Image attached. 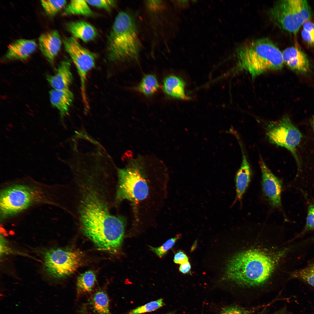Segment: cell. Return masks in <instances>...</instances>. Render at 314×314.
<instances>
[{
	"label": "cell",
	"mask_w": 314,
	"mask_h": 314,
	"mask_svg": "<svg viewBox=\"0 0 314 314\" xmlns=\"http://www.w3.org/2000/svg\"><path fill=\"white\" fill-rule=\"evenodd\" d=\"M224 279L241 288H263L285 277L293 246L282 230L265 226L240 228Z\"/></svg>",
	"instance_id": "obj_1"
},
{
	"label": "cell",
	"mask_w": 314,
	"mask_h": 314,
	"mask_svg": "<svg viewBox=\"0 0 314 314\" xmlns=\"http://www.w3.org/2000/svg\"><path fill=\"white\" fill-rule=\"evenodd\" d=\"M95 173L76 174L78 219L84 234L101 250H114L121 245L125 226L123 217L110 213L105 181Z\"/></svg>",
	"instance_id": "obj_2"
},
{
	"label": "cell",
	"mask_w": 314,
	"mask_h": 314,
	"mask_svg": "<svg viewBox=\"0 0 314 314\" xmlns=\"http://www.w3.org/2000/svg\"><path fill=\"white\" fill-rule=\"evenodd\" d=\"M142 47L135 17L130 12H120L115 19L107 38L108 59L113 62L137 60Z\"/></svg>",
	"instance_id": "obj_3"
},
{
	"label": "cell",
	"mask_w": 314,
	"mask_h": 314,
	"mask_svg": "<svg viewBox=\"0 0 314 314\" xmlns=\"http://www.w3.org/2000/svg\"><path fill=\"white\" fill-rule=\"evenodd\" d=\"M237 66L254 78L267 71L281 69L282 52L270 40L262 38L247 42L236 51Z\"/></svg>",
	"instance_id": "obj_4"
},
{
	"label": "cell",
	"mask_w": 314,
	"mask_h": 314,
	"mask_svg": "<svg viewBox=\"0 0 314 314\" xmlns=\"http://www.w3.org/2000/svg\"><path fill=\"white\" fill-rule=\"evenodd\" d=\"M143 165L141 160L134 159L126 167L118 169L117 201L126 199L137 203L147 197L149 188Z\"/></svg>",
	"instance_id": "obj_5"
},
{
	"label": "cell",
	"mask_w": 314,
	"mask_h": 314,
	"mask_svg": "<svg viewBox=\"0 0 314 314\" xmlns=\"http://www.w3.org/2000/svg\"><path fill=\"white\" fill-rule=\"evenodd\" d=\"M309 4L306 0H283L276 3L270 9L272 21L281 29L296 34L301 26L311 16Z\"/></svg>",
	"instance_id": "obj_6"
},
{
	"label": "cell",
	"mask_w": 314,
	"mask_h": 314,
	"mask_svg": "<svg viewBox=\"0 0 314 314\" xmlns=\"http://www.w3.org/2000/svg\"><path fill=\"white\" fill-rule=\"evenodd\" d=\"M79 252L67 249L53 248L47 251L44 256V266L52 277L61 278L74 272L82 260Z\"/></svg>",
	"instance_id": "obj_7"
},
{
	"label": "cell",
	"mask_w": 314,
	"mask_h": 314,
	"mask_svg": "<svg viewBox=\"0 0 314 314\" xmlns=\"http://www.w3.org/2000/svg\"><path fill=\"white\" fill-rule=\"evenodd\" d=\"M266 134L272 144L285 148L290 151L300 171V162L296 152L302 137L301 133L292 123L289 117L284 116L278 121L270 122L266 129Z\"/></svg>",
	"instance_id": "obj_8"
},
{
	"label": "cell",
	"mask_w": 314,
	"mask_h": 314,
	"mask_svg": "<svg viewBox=\"0 0 314 314\" xmlns=\"http://www.w3.org/2000/svg\"><path fill=\"white\" fill-rule=\"evenodd\" d=\"M34 191L28 186L20 185L3 189L0 196V214L2 218L13 215L29 207L35 199Z\"/></svg>",
	"instance_id": "obj_9"
},
{
	"label": "cell",
	"mask_w": 314,
	"mask_h": 314,
	"mask_svg": "<svg viewBox=\"0 0 314 314\" xmlns=\"http://www.w3.org/2000/svg\"><path fill=\"white\" fill-rule=\"evenodd\" d=\"M65 49L71 58L79 76L83 102H88L86 90L88 74L95 66L97 55L83 47L73 37H65L63 40Z\"/></svg>",
	"instance_id": "obj_10"
},
{
	"label": "cell",
	"mask_w": 314,
	"mask_h": 314,
	"mask_svg": "<svg viewBox=\"0 0 314 314\" xmlns=\"http://www.w3.org/2000/svg\"><path fill=\"white\" fill-rule=\"evenodd\" d=\"M259 163L263 193L272 207L280 208L281 206L282 182L272 173L261 158Z\"/></svg>",
	"instance_id": "obj_11"
},
{
	"label": "cell",
	"mask_w": 314,
	"mask_h": 314,
	"mask_svg": "<svg viewBox=\"0 0 314 314\" xmlns=\"http://www.w3.org/2000/svg\"><path fill=\"white\" fill-rule=\"evenodd\" d=\"M285 63L296 73L305 74L310 70V63L304 52L297 47L287 48L282 52Z\"/></svg>",
	"instance_id": "obj_12"
},
{
	"label": "cell",
	"mask_w": 314,
	"mask_h": 314,
	"mask_svg": "<svg viewBox=\"0 0 314 314\" xmlns=\"http://www.w3.org/2000/svg\"><path fill=\"white\" fill-rule=\"evenodd\" d=\"M62 41L58 32L52 30L42 33L39 38L40 49L42 54L52 63L61 48Z\"/></svg>",
	"instance_id": "obj_13"
},
{
	"label": "cell",
	"mask_w": 314,
	"mask_h": 314,
	"mask_svg": "<svg viewBox=\"0 0 314 314\" xmlns=\"http://www.w3.org/2000/svg\"><path fill=\"white\" fill-rule=\"evenodd\" d=\"M36 47L34 40L17 39L9 45L5 57L11 60H25L35 51Z\"/></svg>",
	"instance_id": "obj_14"
},
{
	"label": "cell",
	"mask_w": 314,
	"mask_h": 314,
	"mask_svg": "<svg viewBox=\"0 0 314 314\" xmlns=\"http://www.w3.org/2000/svg\"><path fill=\"white\" fill-rule=\"evenodd\" d=\"M72 77L70 63L65 59L59 63L56 74L48 76L47 80L53 89L63 90L69 89Z\"/></svg>",
	"instance_id": "obj_15"
},
{
	"label": "cell",
	"mask_w": 314,
	"mask_h": 314,
	"mask_svg": "<svg viewBox=\"0 0 314 314\" xmlns=\"http://www.w3.org/2000/svg\"><path fill=\"white\" fill-rule=\"evenodd\" d=\"M242 154V160L240 169L235 178L236 196L235 200L241 202L243 196L250 181L251 172V167L247 158L242 145L240 143Z\"/></svg>",
	"instance_id": "obj_16"
},
{
	"label": "cell",
	"mask_w": 314,
	"mask_h": 314,
	"mask_svg": "<svg viewBox=\"0 0 314 314\" xmlns=\"http://www.w3.org/2000/svg\"><path fill=\"white\" fill-rule=\"evenodd\" d=\"M66 27L73 37L79 39L85 42L93 40L98 35L95 27L84 21L69 22L67 24Z\"/></svg>",
	"instance_id": "obj_17"
},
{
	"label": "cell",
	"mask_w": 314,
	"mask_h": 314,
	"mask_svg": "<svg viewBox=\"0 0 314 314\" xmlns=\"http://www.w3.org/2000/svg\"><path fill=\"white\" fill-rule=\"evenodd\" d=\"M50 99L52 105L59 111L61 117L65 116L73 102L74 95L69 89H53L49 92Z\"/></svg>",
	"instance_id": "obj_18"
},
{
	"label": "cell",
	"mask_w": 314,
	"mask_h": 314,
	"mask_svg": "<svg viewBox=\"0 0 314 314\" xmlns=\"http://www.w3.org/2000/svg\"><path fill=\"white\" fill-rule=\"evenodd\" d=\"M185 83L180 77L170 75L165 77L163 81V89L165 93L172 98L183 100L190 99L185 94Z\"/></svg>",
	"instance_id": "obj_19"
},
{
	"label": "cell",
	"mask_w": 314,
	"mask_h": 314,
	"mask_svg": "<svg viewBox=\"0 0 314 314\" xmlns=\"http://www.w3.org/2000/svg\"><path fill=\"white\" fill-rule=\"evenodd\" d=\"M94 312L98 314H111L109 309V299L106 292L99 290L92 296L90 301Z\"/></svg>",
	"instance_id": "obj_20"
},
{
	"label": "cell",
	"mask_w": 314,
	"mask_h": 314,
	"mask_svg": "<svg viewBox=\"0 0 314 314\" xmlns=\"http://www.w3.org/2000/svg\"><path fill=\"white\" fill-rule=\"evenodd\" d=\"M62 14L64 16L81 15L86 16H90L94 15L86 0H74L70 1Z\"/></svg>",
	"instance_id": "obj_21"
},
{
	"label": "cell",
	"mask_w": 314,
	"mask_h": 314,
	"mask_svg": "<svg viewBox=\"0 0 314 314\" xmlns=\"http://www.w3.org/2000/svg\"><path fill=\"white\" fill-rule=\"evenodd\" d=\"M96 279V275L91 270L87 271L80 274L76 281L77 293L81 295L91 292L94 286Z\"/></svg>",
	"instance_id": "obj_22"
},
{
	"label": "cell",
	"mask_w": 314,
	"mask_h": 314,
	"mask_svg": "<svg viewBox=\"0 0 314 314\" xmlns=\"http://www.w3.org/2000/svg\"><path fill=\"white\" fill-rule=\"evenodd\" d=\"M159 85L156 76L152 74L145 75L136 88V90L146 96L152 95L159 88Z\"/></svg>",
	"instance_id": "obj_23"
},
{
	"label": "cell",
	"mask_w": 314,
	"mask_h": 314,
	"mask_svg": "<svg viewBox=\"0 0 314 314\" xmlns=\"http://www.w3.org/2000/svg\"><path fill=\"white\" fill-rule=\"evenodd\" d=\"M299 279L314 287V261L305 267L292 271L289 279Z\"/></svg>",
	"instance_id": "obj_24"
},
{
	"label": "cell",
	"mask_w": 314,
	"mask_h": 314,
	"mask_svg": "<svg viewBox=\"0 0 314 314\" xmlns=\"http://www.w3.org/2000/svg\"><path fill=\"white\" fill-rule=\"evenodd\" d=\"M305 200L307 209L305 224L301 231L292 239L293 240L314 230V196H311Z\"/></svg>",
	"instance_id": "obj_25"
},
{
	"label": "cell",
	"mask_w": 314,
	"mask_h": 314,
	"mask_svg": "<svg viewBox=\"0 0 314 314\" xmlns=\"http://www.w3.org/2000/svg\"><path fill=\"white\" fill-rule=\"evenodd\" d=\"M40 2L46 13L51 17L56 15L67 3L66 0H41Z\"/></svg>",
	"instance_id": "obj_26"
},
{
	"label": "cell",
	"mask_w": 314,
	"mask_h": 314,
	"mask_svg": "<svg viewBox=\"0 0 314 314\" xmlns=\"http://www.w3.org/2000/svg\"><path fill=\"white\" fill-rule=\"evenodd\" d=\"M164 304L163 299H160L151 301L131 310L129 314H140L156 310Z\"/></svg>",
	"instance_id": "obj_27"
},
{
	"label": "cell",
	"mask_w": 314,
	"mask_h": 314,
	"mask_svg": "<svg viewBox=\"0 0 314 314\" xmlns=\"http://www.w3.org/2000/svg\"><path fill=\"white\" fill-rule=\"evenodd\" d=\"M301 34L303 39L307 43L314 47V23L310 21L305 22Z\"/></svg>",
	"instance_id": "obj_28"
},
{
	"label": "cell",
	"mask_w": 314,
	"mask_h": 314,
	"mask_svg": "<svg viewBox=\"0 0 314 314\" xmlns=\"http://www.w3.org/2000/svg\"><path fill=\"white\" fill-rule=\"evenodd\" d=\"M179 236H177L175 238L169 239L160 247H154L150 246V249L157 255L160 257H161L173 246L176 240L179 238Z\"/></svg>",
	"instance_id": "obj_29"
},
{
	"label": "cell",
	"mask_w": 314,
	"mask_h": 314,
	"mask_svg": "<svg viewBox=\"0 0 314 314\" xmlns=\"http://www.w3.org/2000/svg\"><path fill=\"white\" fill-rule=\"evenodd\" d=\"M87 3L96 7L110 12L116 5V1L109 0H86Z\"/></svg>",
	"instance_id": "obj_30"
},
{
	"label": "cell",
	"mask_w": 314,
	"mask_h": 314,
	"mask_svg": "<svg viewBox=\"0 0 314 314\" xmlns=\"http://www.w3.org/2000/svg\"><path fill=\"white\" fill-rule=\"evenodd\" d=\"M253 311L238 306H230L224 308L220 314H252Z\"/></svg>",
	"instance_id": "obj_31"
},
{
	"label": "cell",
	"mask_w": 314,
	"mask_h": 314,
	"mask_svg": "<svg viewBox=\"0 0 314 314\" xmlns=\"http://www.w3.org/2000/svg\"><path fill=\"white\" fill-rule=\"evenodd\" d=\"M174 261L176 263L181 264L188 261V258L186 255L182 251H180L175 255Z\"/></svg>",
	"instance_id": "obj_32"
},
{
	"label": "cell",
	"mask_w": 314,
	"mask_h": 314,
	"mask_svg": "<svg viewBox=\"0 0 314 314\" xmlns=\"http://www.w3.org/2000/svg\"><path fill=\"white\" fill-rule=\"evenodd\" d=\"M190 268V265L189 262L187 261L181 264L179 270L183 273L185 274L189 272Z\"/></svg>",
	"instance_id": "obj_33"
},
{
	"label": "cell",
	"mask_w": 314,
	"mask_h": 314,
	"mask_svg": "<svg viewBox=\"0 0 314 314\" xmlns=\"http://www.w3.org/2000/svg\"><path fill=\"white\" fill-rule=\"evenodd\" d=\"M310 123L314 131V115L312 117Z\"/></svg>",
	"instance_id": "obj_34"
},
{
	"label": "cell",
	"mask_w": 314,
	"mask_h": 314,
	"mask_svg": "<svg viewBox=\"0 0 314 314\" xmlns=\"http://www.w3.org/2000/svg\"><path fill=\"white\" fill-rule=\"evenodd\" d=\"M166 314H173L172 313H168Z\"/></svg>",
	"instance_id": "obj_35"
},
{
	"label": "cell",
	"mask_w": 314,
	"mask_h": 314,
	"mask_svg": "<svg viewBox=\"0 0 314 314\" xmlns=\"http://www.w3.org/2000/svg\"><path fill=\"white\" fill-rule=\"evenodd\" d=\"M275 314H280V313H276Z\"/></svg>",
	"instance_id": "obj_36"
},
{
	"label": "cell",
	"mask_w": 314,
	"mask_h": 314,
	"mask_svg": "<svg viewBox=\"0 0 314 314\" xmlns=\"http://www.w3.org/2000/svg\"><path fill=\"white\" fill-rule=\"evenodd\" d=\"M260 314H263V313H261Z\"/></svg>",
	"instance_id": "obj_37"
}]
</instances>
